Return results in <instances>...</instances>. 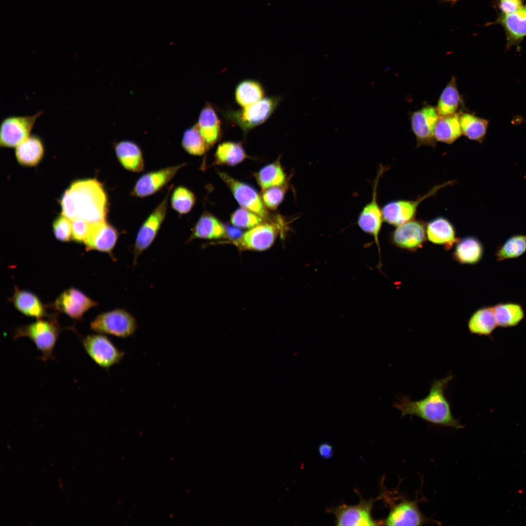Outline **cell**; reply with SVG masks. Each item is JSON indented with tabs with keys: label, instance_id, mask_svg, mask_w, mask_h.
Masks as SVG:
<instances>
[{
	"label": "cell",
	"instance_id": "d590c367",
	"mask_svg": "<svg viewBox=\"0 0 526 526\" xmlns=\"http://www.w3.org/2000/svg\"><path fill=\"white\" fill-rule=\"evenodd\" d=\"M257 182L263 190L276 186L284 185L286 175L279 162L267 165L257 174Z\"/></svg>",
	"mask_w": 526,
	"mask_h": 526
},
{
	"label": "cell",
	"instance_id": "cb8c5ba5",
	"mask_svg": "<svg viewBox=\"0 0 526 526\" xmlns=\"http://www.w3.org/2000/svg\"><path fill=\"white\" fill-rule=\"evenodd\" d=\"M11 301L16 309L26 316L38 319L48 317L45 305L31 292L16 288Z\"/></svg>",
	"mask_w": 526,
	"mask_h": 526
},
{
	"label": "cell",
	"instance_id": "4dcf8cb0",
	"mask_svg": "<svg viewBox=\"0 0 526 526\" xmlns=\"http://www.w3.org/2000/svg\"><path fill=\"white\" fill-rule=\"evenodd\" d=\"M459 121L462 134L470 140L483 143L488 129V119L473 113L460 112Z\"/></svg>",
	"mask_w": 526,
	"mask_h": 526
},
{
	"label": "cell",
	"instance_id": "f35d334b",
	"mask_svg": "<svg viewBox=\"0 0 526 526\" xmlns=\"http://www.w3.org/2000/svg\"><path fill=\"white\" fill-rule=\"evenodd\" d=\"M263 220L259 215L243 207L237 209L230 217L233 225L244 228H252L263 223Z\"/></svg>",
	"mask_w": 526,
	"mask_h": 526
},
{
	"label": "cell",
	"instance_id": "1f68e13d",
	"mask_svg": "<svg viewBox=\"0 0 526 526\" xmlns=\"http://www.w3.org/2000/svg\"><path fill=\"white\" fill-rule=\"evenodd\" d=\"M462 102L456 84V78L452 76L442 92L435 107L439 116L457 113Z\"/></svg>",
	"mask_w": 526,
	"mask_h": 526
},
{
	"label": "cell",
	"instance_id": "5b68a950",
	"mask_svg": "<svg viewBox=\"0 0 526 526\" xmlns=\"http://www.w3.org/2000/svg\"><path fill=\"white\" fill-rule=\"evenodd\" d=\"M90 328L96 333L124 338L135 333L137 324L132 314L119 308L97 316L91 322Z\"/></svg>",
	"mask_w": 526,
	"mask_h": 526
},
{
	"label": "cell",
	"instance_id": "9c48e42d",
	"mask_svg": "<svg viewBox=\"0 0 526 526\" xmlns=\"http://www.w3.org/2000/svg\"><path fill=\"white\" fill-rule=\"evenodd\" d=\"M43 113L40 111L32 115L10 116L0 124V145L4 148L16 147L30 135L38 118Z\"/></svg>",
	"mask_w": 526,
	"mask_h": 526
},
{
	"label": "cell",
	"instance_id": "3957f363",
	"mask_svg": "<svg viewBox=\"0 0 526 526\" xmlns=\"http://www.w3.org/2000/svg\"><path fill=\"white\" fill-rule=\"evenodd\" d=\"M62 329L56 319L48 317L38 319L36 322L15 329L13 339L22 337L30 339L41 353L39 359L46 362L56 359L54 350Z\"/></svg>",
	"mask_w": 526,
	"mask_h": 526
},
{
	"label": "cell",
	"instance_id": "4316f807",
	"mask_svg": "<svg viewBox=\"0 0 526 526\" xmlns=\"http://www.w3.org/2000/svg\"><path fill=\"white\" fill-rule=\"evenodd\" d=\"M197 125L208 148L218 141L221 134V123L211 105L207 103L203 107Z\"/></svg>",
	"mask_w": 526,
	"mask_h": 526
},
{
	"label": "cell",
	"instance_id": "52a82bcc",
	"mask_svg": "<svg viewBox=\"0 0 526 526\" xmlns=\"http://www.w3.org/2000/svg\"><path fill=\"white\" fill-rule=\"evenodd\" d=\"M81 344L90 358L99 367L108 370L119 363L125 356L107 336L88 335L80 338Z\"/></svg>",
	"mask_w": 526,
	"mask_h": 526
},
{
	"label": "cell",
	"instance_id": "d4e9b609",
	"mask_svg": "<svg viewBox=\"0 0 526 526\" xmlns=\"http://www.w3.org/2000/svg\"><path fill=\"white\" fill-rule=\"evenodd\" d=\"M227 234L226 228L217 218L205 212L195 224L188 242L196 239L213 240L226 238Z\"/></svg>",
	"mask_w": 526,
	"mask_h": 526
},
{
	"label": "cell",
	"instance_id": "2e32d148",
	"mask_svg": "<svg viewBox=\"0 0 526 526\" xmlns=\"http://www.w3.org/2000/svg\"><path fill=\"white\" fill-rule=\"evenodd\" d=\"M97 302L79 290L70 288L63 292L55 301L53 306L57 311L63 313L75 320H81L90 309L96 306Z\"/></svg>",
	"mask_w": 526,
	"mask_h": 526
},
{
	"label": "cell",
	"instance_id": "277c9868",
	"mask_svg": "<svg viewBox=\"0 0 526 526\" xmlns=\"http://www.w3.org/2000/svg\"><path fill=\"white\" fill-rule=\"evenodd\" d=\"M455 180H449L433 187L425 194L414 200L399 199L390 201L382 207L384 221L396 226L415 219L419 205L428 198L433 196L441 189L451 186Z\"/></svg>",
	"mask_w": 526,
	"mask_h": 526
},
{
	"label": "cell",
	"instance_id": "9a60e30c",
	"mask_svg": "<svg viewBox=\"0 0 526 526\" xmlns=\"http://www.w3.org/2000/svg\"><path fill=\"white\" fill-rule=\"evenodd\" d=\"M185 165L183 163L143 174L133 186L131 195L144 198L154 194L165 186Z\"/></svg>",
	"mask_w": 526,
	"mask_h": 526
},
{
	"label": "cell",
	"instance_id": "b9f144b4",
	"mask_svg": "<svg viewBox=\"0 0 526 526\" xmlns=\"http://www.w3.org/2000/svg\"><path fill=\"white\" fill-rule=\"evenodd\" d=\"M72 239L77 243L85 242L89 234L91 224L80 219L71 220Z\"/></svg>",
	"mask_w": 526,
	"mask_h": 526
},
{
	"label": "cell",
	"instance_id": "484cf974",
	"mask_svg": "<svg viewBox=\"0 0 526 526\" xmlns=\"http://www.w3.org/2000/svg\"><path fill=\"white\" fill-rule=\"evenodd\" d=\"M468 327L470 334L490 337L498 327L492 305L477 309L470 317Z\"/></svg>",
	"mask_w": 526,
	"mask_h": 526
},
{
	"label": "cell",
	"instance_id": "e575fe53",
	"mask_svg": "<svg viewBox=\"0 0 526 526\" xmlns=\"http://www.w3.org/2000/svg\"><path fill=\"white\" fill-rule=\"evenodd\" d=\"M264 91L259 82L252 80H245L240 82L235 90L237 103L244 108L253 104L263 98Z\"/></svg>",
	"mask_w": 526,
	"mask_h": 526
},
{
	"label": "cell",
	"instance_id": "ee69618b",
	"mask_svg": "<svg viewBox=\"0 0 526 526\" xmlns=\"http://www.w3.org/2000/svg\"><path fill=\"white\" fill-rule=\"evenodd\" d=\"M319 451L320 455L326 458L330 457L333 453L331 446L327 444L321 445L319 448Z\"/></svg>",
	"mask_w": 526,
	"mask_h": 526
},
{
	"label": "cell",
	"instance_id": "4fadbf2b",
	"mask_svg": "<svg viewBox=\"0 0 526 526\" xmlns=\"http://www.w3.org/2000/svg\"><path fill=\"white\" fill-rule=\"evenodd\" d=\"M218 174L242 207L259 215L264 220H268L269 214L262 198L252 187L234 179L226 173L219 172Z\"/></svg>",
	"mask_w": 526,
	"mask_h": 526
},
{
	"label": "cell",
	"instance_id": "ffe728a7",
	"mask_svg": "<svg viewBox=\"0 0 526 526\" xmlns=\"http://www.w3.org/2000/svg\"><path fill=\"white\" fill-rule=\"evenodd\" d=\"M428 522L416 501L403 499L391 507L384 522L387 526H421Z\"/></svg>",
	"mask_w": 526,
	"mask_h": 526
},
{
	"label": "cell",
	"instance_id": "8d00e7d4",
	"mask_svg": "<svg viewBox=\"0 0 526 526\" xmlns=\"http://www.w3.org/2000/svg\"><path fill=\"white\" fill-rule=\"evenodd\" d=\"M181 143L183 149L188 153L193 155H202L208 148L197 124L184 132Z\"/></svg>",
	"mask_w": 526,
	"mask_h": 526
},
{
	"label": "cell",
	"instance_id": "f6af8a7d",
	"mask_svg": "<svg viewBox=\"0 0 526 526\" xmlns=\"http://www.w3.org/2000/svg\"><path fill=\"white\" fill-rule=\"evenodd\" d=\"M437 0L438 1L439 3L449 4H450V5L451 7H452L459 0Z\"/></svg>",
	"mask_w": 526,
	"mask_h": 526
},
{
	"label": "cell",
	"instance_id": "44dd1931",
	"mask_svg": "<svg viewBox=\"0 0 526 526\" xmlns=\"http://www.w3.org/2000/svg\"><path fill=\"white\" fill-rule=\"evenodd\" d=\"M426 234L429 242L451 250L460 239L452 223L443 216L436 217L426 224Z\"/></svg>",
	"mask_w": 526,
	"mask_h": 526
},
{
	"label": "cell",
	"instance_id": "d6986e66",
	"mask_svg": "<svg viewBox=\"0 0 526 526\" xmlns=\"http://www.w3.org/2000/svg\"><path fill=\"white\" fill-rule=\"evenodd\" d=\"M118 237L117 229L105 221L91 224L84 244L87 250H94L107 253L113 260H115L113 250Z\"/></svg>",
	"mask_w": 526,
	"mask_h": 526
},
{
	"label": "cell",
	"instance_id": "7402d4cb",
	"mask_svg": "<svg viewBox=\"0 0 526 526\" xmlns=\"http://www.w3.org/2000/svg\"><path fill=\"white\" fill-rule=\"evenodd\" d=\"M485 247L477 237L469 235L459 239L454 245L452 258L461 264L475 265L483 259Z\"/></svg>",
	"mask_w": 526,
	"mask_h": 526
},
{
	"label": "cell",
	"instance_id": "ac0fdd59",
	"mask_svg": "<svg viewBox=\"0 0 526 526\" xmlns=\"http://www.w3.org/2000/svg\"><path fill=\"white\" fill-rule=\"evenodd\" d=\"M498 24L503 28L506 38V50L516 46L517 48L526 37V3L518 11L510 14L499 13L494 21L487 25Z\"/></svg>",
	"mask_w": 526,
	"mask_h": 526
},
{
	"label": "cell",
	"instance_id": "7c38bea8",
	"mask_svg": "<svg viewBox=\"0 0 526 526\" xmlns=\"http://www.w3.org/2000/svg\"><path fill=\"white\" fill-rule=\"evenodd\" d=\"M439 115L435 107L425 105L410 113L411 130L416 141V147H435L434 130Z\"/></svg>",
	"mask_w": 526,
	"mask_h": 526
},
{
	"label": "cell",
	"instance_id": "f546056e",
	"mask_svg": "<svg viewBox=\"0 0 526 526\" xmlns=\"http://www.w3.org/2000/svg\"><path fill=\"white\" fill-rule=\"evenodd\" d=\"M459 115L460 113H457L447 116H439L434 130L436 141L451 144L461 136Z\"/></svg>",
	"mask_w": 526,
	"mask_h": 526
},
{
	"label": "cell",
	"instance_id": "836d02e7",
	"mask_svg": "<svg viewBox=\"0 0 526 526\" xmlns=\"http://www.w3.org/2000/svg\"><path fill=\"white\" fill-rule=\"evenodd\" d=\"M246 157V154L241 144L225 142L218 146L215 154V162L217 165L234 166Z\"/></svg>",
	"mask_w": 526,
	"mask_h": 526
},
{
	"label": "cell",
	"instance_id": "60d3db41",
	"mask_svg": "<svg viewBox=\"0 0 526 526\" xmlns=\"http://www.w3.org/2000/svg\"><path fill=\"white\" fill-rule=\"evenodd\" d=\"M53 229L56 238L60 241L67 242L72 239L71 220L63 215L55 220Z\"/></svg>",
	"mask_w": 526,
	"mask_h": 526
},
{
	"label": "cell",
	"instance_id": "30bf717a",
	"mask_svg": "<svg viewBox=\"0 0 526 526\" xmlns=\"http://www.w3.org/2000/svg\"><path fill=\"white\" fill-rule=\"evenodd\" d=\"M388 169L387 166L380 165L374 182L371 200L363 207L357 221L360 228L373 237L379 251V235L384 219L382 208L379 207L377 200V190L381 177Z\"/></svg>",
	"mask_w": 526,
	"mask_h": 526
},
{
	"label": "cell",
	"instance_id": "e0dca14e",
	"mask_svg": "<svg viewBox=\"0 0 526 526\" xmlns=\"http://www.w3.org/2000/svg\"><path fill=\"white\" fill-rule=\"evenodd\" d=\"M372 500L361 499L355 505H342L332 509L338 526H375L378 524L372 517Z\"/></svg>",
	"mask_w": 526,
	"mask_h": 526
},
{
	"label": "cell",
	"instance_id": "7bdbcfd3",
	"mask_svg": "<svg viewBox=\"0 0 526 526\" xmlns=\"http://www.w3.org/2000/svg\"><path fill=\"white\" fill-rule=\"evenodd\" d=\"M497 5L501 13L510 14L521 9L524 4L522 0H498Z\"/></svg>",
	"mask_w": 526,
	"mask_h": 526
},
{
	"label": "cell",
	"instance_id": "7a4b0ae2",
	"mask_svg": "<svg viewBox=\"0 0 526 526\" xmlns=\"http://www.w3.org/2000/svg\"><path fill=\"white\" fill-rule=\"evenodd\" d=\"M451 374L432 383L428 394L419 400H412L408 396L398 398L393 406L401 412L402 417L406 415L416 416L433 425L463 428L459 420L452 415L451 404L445 391L453 379Z\"/></svg>",
	"mask_w": 526,
	"mask_h": 526
},
{
	"label": "cell",
	"instance_id": "83f0119b",
	"mask_svg": "<svg viewBox=\"0 0 526 526\" xmlns=\"http://www.w3.org/2000/svg\"><path fill=\"white\" fill-rule=\"evenodd\" d=\"M15 154L18 162L24 166H35L41 160L44 147L41 139L36 135H30L16 147Z\"/></svg>",
	"mask_w": 526,
	"mask_h": 526
},
{
	"label": "cell",
	"instance_id": "603a6c76",
	"mask_svg": "<svg viewBox=\"0 0 526 526\" xmlns=\"http://www.w3.org/2000/svg\"><path fill=\"white\" fill-rule=\"evenodd\" d=\"M114 150L121 165L126 169L134 172L143 171L145 163L142 151L139 146L130 140H123L116 143Z\"/></svg>",
	"mask_w": 526,
	"mask_h": 526
},
{
	"label": "cell",
	"instance_id": "8992f818",
	"mask_svg": "<svg viewBox=\"0 0 526 526\" xmlns=\"http://www.w3.org/2000/svg\"><path fill=\"white\" fill-rule=\"evenodd\" d=\"M280 99L279 97H264L242 110L228 111L225 116L247 132L264 122L273 113Z\"/></svg>",
	"mask_w": 526,
	"mask_h": 526
},
{
	"label": "cell",
	"instance_id": "5bb4252c",
	"mask_svg": "<svg viewBox=\"0 0 526 526\" xmlns=\"http://www.w3.org/2000/svg\"><path fill=\"white\" fill-rule=\"evenodd\" d=\"M275 225L262 223L249 229L230 242L241 251H263L270 248L278 233Z\"/></svg>",
	"mask_w": 526,
	"mask_h": 526
},
{
	"label": "cell",
	"instance_id": "d6a6232c",
	"mask_svg": "<svg viewBox=\"0 0 526 526\" xmlns=\"http://www.w3.org/2000/svg\"><path fill=\"white\" fill-rule=\"evenodd\" d=\"M526 252V234H517L510 236L499 244L494 252L497 262L518 258Z\"/></svg>",
	"mask_w": 526,
	"mask_h": 526
},
{
	"label": "cell",
	"instance_id": "74e56055",
	"mask_svg": "<svg viewBox=\"0 0 526 526\" xmlns=\"http://www.w3.org/2000/svg\"><path fill=\"white\" fill-rule=\"evenodd\" d=\"M194 194L188 188L179 186L172 191L171 197L172 208L181 215L188 213L195 203Z\"/></svg>",
	"mask_w": 526,
	"mask_h": 526
},
{
	"label": "cell",
	"instance_id": "ba28073f",
	"mask_svg": "<svg viewBox=\"0 0 526 526\" xmlns=\"http://www.w3.org/2000/svg\"><path fill=\"white\" fill-rule=\"evenodd\" d=\"M171 189L172 186L162 201L144 221L137 232L133 246V266L137 263L140 255L151 245L160 230L166 216Z\"/></svg>",
	"mask_w": 526,
	"mask_h": 526
},
{
	"label": "cell",
	"instance_id": "8fae6325",
	"mask_svg": "<svg viewBox=\"0 0 526 526\" xmlns=\"http://www.w3.org/2000/svg\"><path fill=\"white\" fill-rule=\"evenodd\" d=\"M427 223L422 219H413L395 226L390 234V241L401 250L416 252L426 243Z\"/></svg>",
	"mask_w": 526,
	"mask_h": 526
},
{
	"label": "cell",
	"instance_id": "f1b7e54d",
	"mask_svg": "<svg viewBox=\"0 0 526 526\" xmlns=\"http://www.w3.org/2000/svg\"><path fill=\"white\" fill-rule=\"evenodd\" d=\"M498 327H513L518 325L524 319L525 312L523 305L518 302L507 301L492 305Z\"/></svg>",
	"mask_w": 526,
	"mask_h": 526
},
{
	"label": "cell",
	"instance_id": "ab89813d",
	"mask_svg": "<svg viewBox=\"0 0 526 526\" xmlns=\"http://www.w3.org/2000/svg\"><path fill=\"white\" fill-rule=\"evenodd\" d=\"M285 191L284 185L263 190L261 198L265 207L270 209H276L283 200Z\"/></svg>",
	"mask_w": 526,
	"mask_h": 526
},
{
	"label": "cell",
	"instance_id": "6da1fadb",
	"mask_svg": "<svg viewBox=\"0 0 526 526\" xmlns=\"http://www.w3.org/2000/svg\"><path fill=\"white\" fill-rule=\"evenodd\" d=\"M60 203L62 215L71 220L80 219L91 224L106 221L107 195L97 179L74 181L63 193Z\"/></svg>",
	"mask_w": 526,
	"mask_h": 526
}]
</instances>
